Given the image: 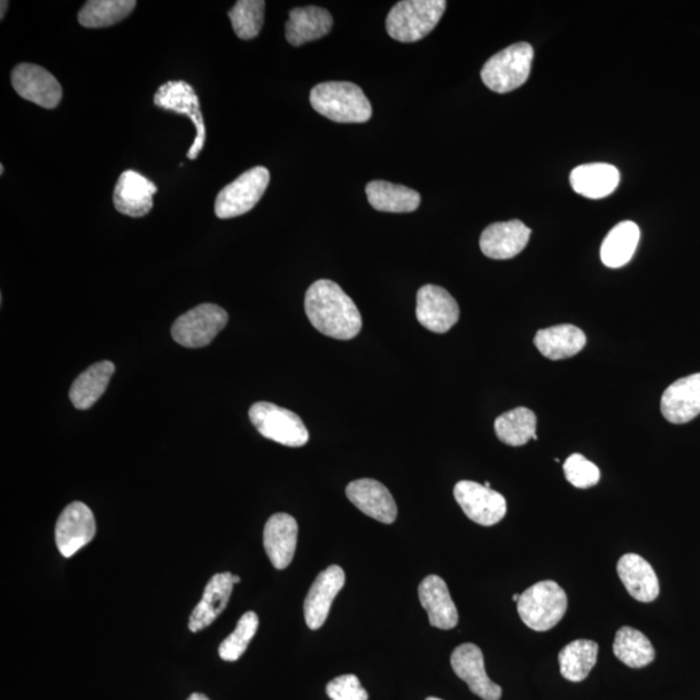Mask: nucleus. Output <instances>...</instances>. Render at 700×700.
Segmentation results:
<instances>
[{
    "label": "nucleus",
    "instance_id": "nucleus-32",
    "mask_svg": "<svg viewBox=\"0 0 700 700\" xmlns=\"http://www.w3.org/2000/svg\"><path fill=\"white\" fill-rule=\"evenodd\" d=\"M613 653L621 663L630 668H643L656 659V650L649 638L640 630L622 627L614 636Z\"/></svg>",
    "mask_w": 700,
    "mask_h": 700
},
{
    "label": "nucleus",
    "instance_id": "nucleus-19",
    "mask_svg": "<svg viewBox=\"0 0 700 700\" xmlns=\"http://www.w3.org/2000/svg\"><path fill=\"white\" fill-rule=\"evenodd\" d=\"M661 414L669 423L683 424L700 414V372L679 379L661 396Z\"/></svg>",
    "mask_w": 700,
    "mask_h": 700
},
{
    "label": "nucleus",
    "instance_id": "nucleus-15",
    "mask_svg": "<svg viewBox=\"0 0 700 700\" xmlns=\"http://www.w3.org/2000/svg\"><path fill=\"white\" fill-rule=\"evenodd\" d=\"M344 586L346 573L339 566H330L317 576L303 603V614L311 630H317L324 624L334 598Z\"/></svg>",
    "mask_w": 700,
    "mask_h": 700
},
{
    "label": "nucleus",
    "instance_id": "nucleus-17",
    "mask_svg": "<svg viewBox=\"0 0 700 700\" xmlns=\"http://www.w3.org/2000/svg\"><path fill=\"white\" fill-rule=\"evenodd\" d=\"M347 497L364 516L392 524L397 518V504L387 487L378 480L360 479L347 487Z\"/></svg>",
    "mask_w": 700,
    "mask_h": 700
},
{
    "label": "nucleus",
    "instance_id": "nucleus-7",
    "mask_svg": "<svg viewBox=\"0 0 700 700\" xmlns=\"http://www.w3.org/2000/svg\"><path fill=\"white\" fill-rule=\"evenodd\" d=\"M269 183L270 173L267 168L256 167L244 171L218 193L214 206L216 216L221 220H229V218L248 213L267 192Z\"/></svg>",
    "mask_w": 700,
    "mask_h": 700
},
{
    "label": "nucleus",
    "instance_id": "nucleus-27",
    "mask_svg": "<svg viewBox=\"0 0 700 700\" xmlns=\"http://www.w3.org/2000/svg\"><path fill=\"white\" fill-rule=\"evenodd\" d=\"M366 194L371 207L379 212L410 213L420 206V194L402 184L372 181L366 186Z\"/></svg>",
    "mask_w": 700,
    "mask_h": 700
},
{
    "label": "nucleus",
    "instance_id": "nucleus-25",
    "mask_svg": "<svg viewBox=\"0 0 700 700\" xmlns=\"http://www.w3.org/2000/svg\"><path fill=\"white\" fill-rule=\"evenodd\" d=\"M572 189L588 199H603L618 189L620 173L610 163H587L572 170Z\"/></svg>",
    "mask_w": 700,
    "mask_h": 700
},
{
    "label": "nucleus",
    "instance_id": "nucleus-40",
    "mask_svg": "<svg viewBox=\"0 0 700 700\" xmlns=\"http://www.w3.org/2000/svg\"><path fill=\"white\" fill-rule=\"evenodd\" d=\"M519 598H520V594H513L512 596V601L518 603Z\"/></svg>",
    "mask_w": 700,
    "mask_h": 700
},
{
    "label": "nucleus",
    "instance_id": "nucleus-8",
    "mask_svg": "<svg viewBox=\"0 0 700 700\" xmlns=\"http://www.w3.org/2000/svg\"><path fill=\"white\" fill-rule=\"evenodd\" d=\"M228 322V311L214 303H201L177 319L171 326V337L186 348L207 347Z\"/></svg>",
    "mask_w": 700,
    "mask_h": 700
},
{
    "label": "nucleus",
    "instance_id": "nucleus-6",
    "mask_svg": "<svg viewBox=\"0 0 700 700\" xmlns=\"http://www.w3.org/2000/svg\"><path fill=\"white\" fill-rule=\"evenodd\" d=\"M249 419L263 438L290 448H300L309 441V432L301 418L276 403L256 402L249 409Z\"/></svg>",
    "mask_w": 700,
    "mask_h": 700
},
{
    "label": "nucleus",
    "instance_id": "nucleus-1",
    "mask_svg": "<svg viewBox=\"0 0 700 700\" xmlns=\"http://www.w3.org/2000/svg\"><path fill=\"white\" fill-rule=\"evenodd\" d=\"M306 313L317 331L332 339L352 340L362 330V317L354 301L329 279L309 287Z\"/></svg>",
    "mask_w": 700,
    "mask_h": 700
},
{
    "label": "nucleus",
    "instance_id": "nucleus-36",
    "mask_svg": "<svg viewBox=\"0 0 700 700\" xmlns=\"http://www.w3.org/2000/svg\"><path fill=\"white\" fill-rule=\"evenodd\" d=\"M563 471L568 482L580 489L594 487L601 480V471H599L598 467L579 453L567 458Z\"/></svg>",
    "mask_w": 700,
    "mask_h": 700
},
{
    "label": "nucleus",
    "instance_id": "nucleus-28",
    "mask_svg": "<svg viewBox=\"0 0 700 700\" xmlns=\"http://www.w3.org/2000/svg\"><path fill=\"white\" fill-rule=\"evenodd\" d=\"M114 370V363L111 361L93 363L88 370H84L70 388L69 397L74 408L78 410L90 409L106 392Z\"/></svg>",
    "mask_w": 700,
    "mask_h": 700
},
{
    "label": "nucleus",
    "instance_id": "nucleus-26",
    "mask_svg": "<svg viewBox=\"0 0 700 700\" xmlns=\"http://www.w3.org/2000/svg\"><path fill=\"white\" fill-rule=\"evenodd\" d=\"M587 337L579 327L559 324L536 333L534 346L551 361L564 360L581 352Z\"/></svg>",
    "mask_w": 700,
    "mask_h": 700
},
{
    "label": "nucleus",
    "instance_id": "nucleus-5",
    "mask_svg": "<svg viewBox=\"0 0 700 700\" xmlns=\"http://www.w3.org/2000/svg\"><path fill=\"white\" fill-rule=\"evenodd\" d=\"M533 54L532 46L524 42L508 47L490 58L482 67V82L488 89L498 93L519 89L531 73Z\"/></svg>",
    "mask_w": 700,
    "mask_h": 700
},
{
    "label": "nucleus",
    "instance_id": "nucleus-3",
    "mask_svg": "<svg viewBox=\"0 0 700 700\" xmlns=\"http://www.w3.org/2000/svg\"><path fill=\"white\" fill-rule=\"evenodd\" d=\"M446 10V0H403L388 14V34L402 43L418 42L431 33Z\"/></svg>",
    "mask_w": 700,
    "mask_h": 700
},
{
    "label": "nucleus",
    "instance_id": "nucleus-24",
    "mask_svg": "<svg viewBox=\"0 0 700 700\" xmlns=\"http://www.w3.org/2000/svg\"><path fill=\"white\" fill-rule=\"evenodd\" d=\"M618 574L628 593L636 601L649 603L659 597L658 576L648 560L642 557L632 554V552L622 556L618 562Z\"/></svg>",
    "mask_w": 700,
    "mask_h": 700
},
{
    "label": "nucleus",
    "instance_id": "nucleus-22",
    "mask_svg": "<svg viewBox=\"0 0 700 700\" xmlns=\"http://www.w3.org/2000/svg\"><path fill=\"white\" fill-rule=\"evenodd\" d=\"M231 572L217 573L207 583L201 601L194 607L189 622L191 632L198 633L200 630L212 626L213 622L226 609L236 586Z\"/></svg>",
    "mask_w": 700,
    "mask_h": 700
},
{
    "label": "nucleus",
    "instance_id": "nucleus-2",
    "mask_svg": "<svg viewBox=\"0 0 700 700\" xmlns=\"http://www.w3.org/2000/svg\"><path fill=\"white\" fill-rule=\"evenodd\" d=\"M310 104L319 114L339 123H363L372 116L364 92L352 82H323L310 92Z\"/></svg>",
    "mask_w": 700,
    "mask_h": 700
},
{
    "label": "nucleus",
    "instance_id": "nucleus-31",
    "mask_svg": "<svg viewBox=\"0 0 700 700\" xmlns=\"http://www.w3.org/2000/svg\"><path fill=\"white\" fill-rule=\"evenodd\" d=\"M598 650V643L590 640L568 643L558 656L560 673L571 682L586 680L597 663Z\"/></svg>",
    "mask_w": 700,
    "mask_h": 700
},
{
    "label": "nucleus",
    "instance_id": "nucleus-11",
    "mask_svg": "<svg viewBox=\"0 0 700 700\" xmlns=\"http://www.w3.org/2000/svg\"><path fill=\"white\" fill-rule=\"evenodd\" d=\"M97 533V523L88 504L73 502L67 506L58 519L54 537L60 554L73 557L86 544L90 543Z\"/></svg>",
    "mask_w": 700,
    "mask_h": 700
},
{
    "label": "nucleus",
    "instance_id": "nucleus-33",
    "mask_svg": "<svg viewBox=\"0 0 700 700\" xmlns=\"http://www.w3.org/2000/svg\"><path fill=\"white\" fill-rule=\"evenodd\" d=\"M136 7V0H90L78 12V22L89 29L112 27L127 19Z\"/></svg>",
    "mask_w": 700,
    "mask_h": 700
},
{
    "label": "nucleus",
    "instance_id": "nucleus-20",
    "mask_svg": "<svg viewBox=\"0 0 700 700\" xmlns=\"http://www.w3.org/2000/svg\"><path fill=\"white\" fill-rule=\"evenodd\" d=\"M298 536V521L288 513L279 512L268 520L263 529V547L277 570H286L291 564Z\"/></svg>",
    "mask_w": 700,
    "mask_h": 700
},
{
    "label": "nucleus",
    "instance_id": "nucleus-34",
    "mask_svg": "<svg viewBox=\"0 0 700 700\" xmlns=\"http://www.w3.org/2000/svg\"><path fill=\"white\" fill-rule=\"evenodd\" d=\"M264 8L262 0H239L229 12V19L236 34L244 41L260 34L264 21Z\"/></svg>",
    "mask_w": 700,
    "mask_h": 700
},
{
    "label": "nucleus",
    "instance_id": "nucleus-14",
    "mask_svg": "<svg viewBox=\"0 0 700 700\" xmlns=\"http://www.w3.org/2000/svg\"><path fill=\"white\" fill-rule=\"evenodd\" d=\"M451 668L467 684L474 696L484 700H500L502 689L500 684L489 679L484 657L479 646L473 643H463L451 653Z\"/></svg>",
    "mask_w": 700,
    "mask_h": 700
},
{
    "label": "nucleus",
    "instance_id": "nucleus-21",
    "mask_svg": "<svg viewBox=\"0 0 700 700\" xmlns=\"http://www.w3.org/2000/svg\"><path fill=\"white\" fill-rule=\"evenodd\" d=\"M419 601L427 611L433 628L449 630L458 624L457 607L451 599L447 582L440 576L431 574L420 582Z\"/></svg>",
    "mask_w": 700,
    "mask_h": 700
},
{
    "label": "nucleus",
    "instance_id": "nucleus-29",
    "mask_svg": "<svg viewBox=\"0 0 700 700\" xmlns=\"http://www.w3.org/2000/svg\"><path fill=\"white\" fill-rule=\"evenodd\" d=\"M641 231L632 221L620 222L607 233L601 247V260L607 268L624 267L636 252Z\"/></svg>",
    "mask_w": 700,
    "mask_h": 700
},
{
    "label": "nucleus",
    "instance_id": "nucleus-12",
    "mask_svg": "<svg viewBox=\"0 0 700 700\" xmlns=\"http://www.w3.org/2000/svg\"><path fill=\"white\" fill-rule=\"evenodd\" d=\"M12 86L22 99L39 107L53 109L62 99L61 84L49 70L23 62L14 67L11 74Z\"/></svg>",
    "mask_w": 700,
    "mask_h": 700
},
{
    "label": "nucleus",
    "instance_id": "nucleus-39",
    "mask_svg": "<svg viewBox=\"0 0 700 700\" xmlns=\"http://www.w3.org/2000/svg\"><path fill=\"white\" fill-rule=\"evenodd\" d=\"M7 8H8V2H7V0H3V2H2V13H0V19H2V20L4 19V14H6Z\"/></svg>",
    "mask_w": 700,
    "mask_h": 700
},
{
    "label": "nucleus",
    "instance_id": "nucleus-23",
    "mask_svg": "<svg viewBox=\"0 0 700 700\" xmlns=\"http://www.w3.org/2000/svg\"><path fill=\"white\" fill-rule=\"evenodd\" d=\"M332 26V16L324 8L316 6L293 8L286 23V38L288 43L300 47L329 34Z\"/></svg>",
    "mask_w": 700,
    "mask_h": 700
},
{
    "label": "nucleus",
    "instance_id": "nucleus-42",
    "mask_svg": "<svg viewBox=\"0 0 700 700\" xmlns=\"http://www.w3.org/2000/svg\"><path fill=\"white\" fill-rule=\"evenodd\" d=\"M426 700H442V699L430 697V698H427Z\"/></svg>",
    "mask_w": 700,
    "mask_h": 700
},
{
    "label": "nucleus",
    "instance_id": "nucleus-37",
    "mask_svg": "<svg viewBox=\"0 0 700 700\" xmlns=\"http://www.w3.org/2000/svg\"><path fill=\"white\" fill-rule=\"evenodd\" d=\"M327 696L331 700H369L368 691L354 674H344L327 683Z\"/></svg>",
    "mask_w": 700,
    "mask_h": 700
},
{
    "label": "nucleus",
    "instance_id": "nucleus-18",
    "mask_svg": "<svg viewBox=\"0 0 700 700\" xmlns=\"http://www.w3.org/2000/svg\"><path fill=\"white\" fill-rule=\"evenodd\" d=\"M531 229L518 220L488 226L480 237L481 252L489 259L510 260L527 247Z\"/></svg>",
    "mask_w": 700,
    "mask_h": 700
},
{
    "label": "nucleus",
    "instance_id": "nucleus-4",
    "mask_svg": "<svg viewBox=\"0 0 700 700\" xmlns=\"http://www.w3.org/2000/svg\"><path fill=\"white\" fill-rule=\"evenodd\" d=\"M567 607L566 591L556 581L544 580L520 594L518 613L528 628L548 632L563 619Z\"/></svg>",
    "mask_w": 700,
    "mask_h": 700
},
{
    "label": "nucleus",
    "instance_id": "nucleus-35",
    "mask_svg": "<svg viewBox=\"0 0 700 700\" xmlns=\"http://www.w3.org/2000/svg\"><path fill=\"white\" fill-rule=\"evenodd\" d=\"M259 629V617L256 612L249 611L238 621V626L233 632L220 644V657L224 661H237L246 652L249 642Z\"/></svg>",
    "mask_w": 700,
    "mask_h": 700
},
{
    "label": "nucleus",
    "instance_id": "nucleus-30",
    "mask_svg": "<svg viewBox=\"0 0 700 700\" xmlns=\"http://www.w3.org/2000/svg\"><path fill=\"white\" fill-rule=\"evenodd\" d=\"M536 430V414L527 408L504 412L494 422L497 438L510 447H523L527 442L537 440Z\"/></svg>",
    "mask_w": 700,
    "mask_h": 700
},
{
    "label": "nucleus",
    "instance_id": "nucleus-10",
    "mask_svg": "<svg viewBox=\"0 0 700 700\" xmlns=\"http://www.w3.org/2000/svg\"><path fill=\"white\" fill-rule=\"evenodd\" d=\"M456 501L473 523L492 527L504 518L508 502L501 493L479 484V482L463 480L454 487Z\"/></svg>",
    "mask_w": 700,
    "mask_h": 700
},
{
    "label": "nucleus",
    "instance_id": "nucleus-43",
    "mask_svg": "<svg viewBox=\"0 0 700 700\" xmlns=\"http://www.w3.org/2000/svg\"><path fill=\"white\" fill-rule=\"evenodd\" d=\"M484 486H486L487 488H490V482H489V481H487Z\"/></svg>",
    "mask_w": 700,
    "mask_h": 700
},
{
    "label": "nucleus",
    "instance_id": "nucleus-13",
    "mask_svg": "<svg viewBox=\"0 0 700 700\" xmlns=\"http://www.w3.org/2000/svg\"><path fill=\"white\" fill-rule=\"evenodd\" d=\"M417 319L424 329L446 333L459 319V307L446 288L427 284L417 293Z\"/></svg>",
    "mask_w": 700,
    "mask_h": 700
},
{
    "label": "nucleus",
    "instance_id": "nucleus-16",
    "mask_svg": "<svg viewBox=\"0 0 700 700\" xmlns=\"http://www.w3.org/2000/svg\"><path fill=\"white\" fill-rule=\"evenodd\" d=\"M158 192L150 179L136 170H127L114 187L113 204L121 214L132 218L144 217L153 208V194Z\"/></svg>",
    "mask_w": 700,
    "mask_h": 700
},
{
    "label": "nucleus",
    "instance_id": "nucleus-38",
    "mask_svg": "<svg viewBox=\"0 0 700 700\" xmlns=\"http://www.w3.org/2000/svg\"><path fill=\"white\" fill-rule=\"evenodd\" d=\"M187 700H209L204 694H200V692H194V694L190 696Z\"/></svg>",
    "mask_w": 700,
    "mask_h": 700
},
{
    "label": "nucleus",
    "instance_id": "nucleus-9",
    "mask_svg": "<svg viewBox=\"0 0 700 700\" xmlns=\"http://www.w3.org/2000/svg\"><path fill=\"white\" fill-rule=\"evenodd\" d=\"M153 103L163 111L174 112L189 117V120L197 129V137L187 152L190 160L198 159L199 153L204 150L207 130L204 117H202L199 97L192 86L186 81H169L160 86L154 93Z\"/></svg>",
    "mask_w": 700,
    "mask_h": 700
},
{
    "label": "nucleus",
    "instance_id": "nucleus-41",
    "mask_svg": "<svg viewBox=\"0 0 700 700\" xmlns=\"http://www.w3.org/2000/svg\"><path fill=\"white\" fill-rule=\"evenodd\" d=\"M3 174H4V167H3V163H2V166H0V176H3Z\"/></svg>",
    "mask_w": 700,
    "mask_h": 700
}]
</instances>
